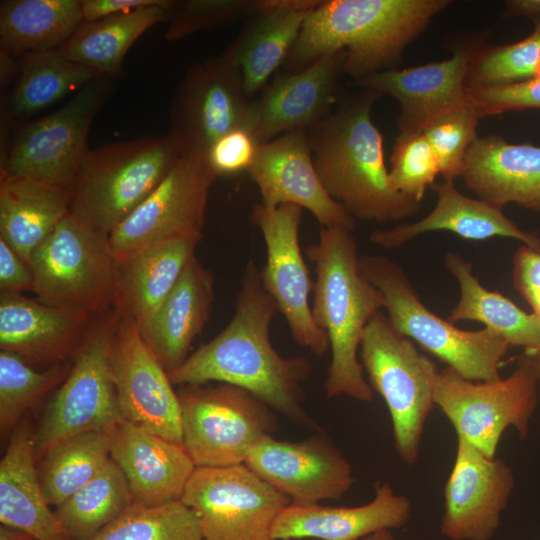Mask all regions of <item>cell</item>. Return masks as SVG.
Returning <instances> with one entry per match:
<instances>
[{
    "label": "cell",
    "mask_w": 540,
    "mask_h": 540,
    "mask_svg": "<svg viewBox=\"0 0 540 540\" xmlns=\"http://www.w3.org/2000/svg\"><path fill=\"white\" fill-rule=\"evenodd\" d=\"M344 60V51L329 52L307 67L279 74L267 83L250 106L248 129L258 142L307 130L326 117L337 104Z\"/></svg>",
    "instance_id": "21"
},
{
    "label": "cell",
    "mask_w": 540,
    "mask_h": 540,
    "mask_svg": "<svg viewBox=\"0 0 540 540\" xmlns=\"http://www.w3.org/2000/svg\"><path fill=\"white\" fill-rule=\"evenodd\" d=\"M302 210L293 204L267 208L259 203L252 209L251 220L260 229L266 247V263L260 269L265 290L285 318L294 341L322 356L329 341L311 313L309 297L314 283L299 243Z\"/></svg>",
    "instance_id": "16"
},
{
    "label": "cell",
    "mask_w": 540,
    "mask_h": 540,
    "mask_svg": "<svg viewBox=\"0 0 540 540\" xmlns=\"http://www.w3.org/2000/svg\"><path fill=\"white\" fill-rule=\"evenodd\" d=\"M461 177L481 200L500 208L514 203L540 215V146L508 143L497 135L477 138Z\"/></svg>",
    "instance_id": "27"
},
{
    "label": "cell",
    "mask_w": 540,
    "mask_h": 540,
    "mask_svg": "<svg viewBox=\"0 0 540 540\" xmlns=\"http://www.w3.org/2000/svg\"><path fill=\"white\" fill-rule=\"evenodd\" d=\"M214 299V279L194 255L173 290L140 333L167 373L188 357L205 326Z\"/></svg>",
    "instance_id": "29"
},
{
    "label": "cell",
    "mask_w": 540,
    "mask_h": 540,
    "mask_svg": "<svg viewBox=\"0 0 540 540\" xmlns=\"http://www.w3.org/2000/svg\"><path fill=\"white\" fill-rule=\"evenodd\" d=\"M0 540H33L24 532L1 524Z\"/></svg>",
    "instance_id": "51"
},
{
    "label": "cell",
    "mask_w": 540,
    "mask_h": 540,
    "mask_svg": "<svg viewBox=\"0 0 540 540\" xmlns=\"http://www.w3.org/2000/svg\"><path fill=\"white\" fill-rule=\"evenodd\" d=\"M181 500L196 514L203 540H272L290 499L245 464L196 467Z\"/></svg>",
    "instance_id": "13"
},
{
    "label": "cell",
    "mask_w": 540,
    "mask_h": 540,
    "mask_svg": "<svg viewBox=\"0 0 540 540\" xmlns=\"http://www.w3.org/2000/svg\"><path fill=\"white\" fill-rule=\"evenodd\" d=\"M91 322L86 312L47 305L21 293L0 295V348L29 364L56 365L74 355Z\"/></svg>",
    "instance_id": "24"
},
{
    "label": "cell",
    "mask_w": 540,
    "mask_h": 540,
    "mask_svg": "<svg viewBox=\"0 0 540 540\" xmlns=\"http://www.w3.org/2000/svg\"><path fill=\"white\" fill-rule=\"evenodd\" d=\"M83 21L80 0L1 1V51L21 56L57 50Z\"/></svg>",
    "instance_id": "35"
},
{
    "label": "cell",
    "mask_w": 540,
    "mask_h": 540,
    "mask_svg": "<svg viewBox=\"0 0 540 540\" xmlns=\"http://www.w3.org/2000/svg\"><path fill=\"white\" fill-rule=\"evenodd\" d=\"M251 101L240 70L221 56L195 63L172 99L168 135L181 156L204 155L224 134L248 128Z\"/></svg>",
    "instance_id": "15"
},
{
    "label": "cell",
    "mask_w": 540,
    "mask_h": 540,
    "mask_svg": "<svg viewBox=\"0 0 540 540\" xmlns=\"http://www.w3.org/2000/svg\"><path fill=\"white\" fill-rule=\"evenodd\" d=\"M540 16V0H508L504 2L503 17H528L533 19Z\"/></svg>",
    "instance_id": "50"
},
{
    "label": "cell",
    "mask_w": 540,
    "mask_h": 540,
    "mask_svg": "<svg viewBox=\"0 0 540 540\" xmlns=\"http://www.w3.org/2000/svg\"><path fill=\"white\" fill-rule=\"evenodd\" d=\"M174 0L120 13L94 21H83L71 38L57 50L68 60L114 79L123 77L124 58L148 29L169 21Z\"/></svg>",
    "instance_id": "33"
},
{
    "label": "cell",
    "mask_w": 540,
    "mask_h": 540,
    "mask_svg": "<svg viewBox=\"0 0 540 540\" xmlns=\"http://www.w3.org/2000/svg\"><path fill=\"white\" fill-rule=\"evenodd\" d=\"M531 20H532V22L534 24V28L540 31V16L535 17V18H533ZM538 76H540V66H539Z\"/></svg>",
    "instance_id": "54"
},
{
    "label": "cell",
    "mask_w": 540,
    "mask_h": 540,
    "mask_svg": "<svg viewBox=\"0 0 540 540\" xmlns=\"http://www.w3.org/2000/svg\"><path fill=\"white\" fill-rule=\"evenodd\" d=\"M321 0H260L240 34L221 57L238 68L249 97L284 65L303 24Z\"/></svg>",
    "instance_id": "26"
},
{
    "label": "cell",
    "mask_w": 540,
    "mask_h": 540,
    "mask_svg": "<svg viewBox=\"0 0 540 540\" xmlns=\"http://www.w3.org/2000/svg\"><path fill=\"white\" fill-rule=\"evenodd\" d=\"M525 354L529 355L532 358L535 369L539 377V381H540V349L531 353L525 352Z\"/></svg>",
    "instance_id": "53"
},
{
    "label": "cell",
    "mask_w": 540,
    "mask_h": 540,
    "mask_svg": "<svg viewBox=\"0 0 540 540\" xmlns=\"http://www.w3.org/2000/svg\"><path fill=\"white\" fill-rule=\"evenodd\" d=\"M449 0H321L305 20L284 65L299 71L320 56L345 52L354 80L396 68L402 54Z\"/></svg>",
    "instance_id": "3"
},
{
    "label": "cell",
    "mask_w": 540,
    "mask_h": 540,
    "mask_svg": "<svg viewBox=\"0 0 540 540\" xmlns=\"http://www.w3.org/2000/svg\"><path fill=\"white\" fill-rule=\"evenodd\" d=\"M110 459L105 431L71 437L40 459L38 477L50 506L55 508L91 481Z\"/></svg>",
    "instance_id": "37"
},
{
    "label": "cell",
    "mask_w": 540,
    "mask_h": 540,
    "mask_svg": "<svg viewBox=\"0 0 540 540\" xmlns=\"http://www.w3.org/2000/svg\"><path fill=\"white\" fill-rule=\"evenodd\" d=\"M244 464L293 505L339 500L354 483L350 462L322 432L300 441L266 436L250 449Z\"/></svg>",
    "instance_id": "17"
},
{
    "label": "cell",
    "mask_w": 540,
    "mask_h": 540,
    "mask_svg": "<svg viewBox=\"0 0 540 540\" xmlns=\"http://www.w3.org/2000/svg\"><path fill=\"white\" fill-rule=\"evenodd\" d=\"M198 243L162 241L117 260L114 312L141 330L173 290Z\"/></svg>",
    "instance_id": "31"
},
{
    "label": "cell",
    "mask_w": 540,
    "mask_h": 540,
    "mask_svg": "<svg viewBox=\"0 0 540 540\" xmlns=\"http://www.w3.org/2000/svg\"><path fill=\"white\" fill-rule=\"evenodd\" d=\"M72 188L29 177H1L0 237L30 265L37 247L69 213Z\"/></svg>",
    "instance_id": "32"
},
{
    "label": "cell",
    "mask_w": 540,
    "mask_h": 540,
    "mask_svg": "<svg viewBox=\"0 0 540 540\" xmlns=\"http://www.w3.org/2000/svg\"><path fill=\"white\" fill-rule=\"evenodd\" d=\"M515 484L510 466L457 437L440 531L449 540H491Z\"/></svg>",
    "instance_id": "19"
},
{
    "label": "cell",
    "mask_w": 540,
    "mask_h": 540,
    "mask_svg": "<svg viewBox=\"0 0 540 540\" xmlns=\"http://www.w3.org/2000/svg\"><path fill=\"white\" fill-rule=\"evenodd\" d=\"M482 117L506 111L540 109V76L512 84L467 90Z\"/></svg>",
    "instance_id": "45"
},
{
    "label": "cell",
    "mask_w": 540,
    "mask_h": 540,
    "mask_svg": "<svg viewBox=\"0 0 540 540\" xmlns=\"http://www.w3.org/2000/svg\"><path fill=\"white\" fill-rule=\"evenodd\" d=\"M217 178L204 155H182L151 194L109 234L116 260L162 241L199 243L209 191Z\"/></svg>",
    "instance_id": "14"
},
{
    "label": "cell",
    "mask_w": 540,
    "mask_h": 540,
    "mask_svg": "<svg viewBox=\"0 0 540 540\" xmlns=\"http://www.w3.org/2000/svg\"><path fill=\"white\" fill-rule=\"evenodd\" d=\"M161 0H80L84 21H94L152 6Z\"/></svg>",
    "instance_id": "49"
},
{
    "label": "cell",
    "mask_w": 540,
    "mask_h": 540,
    "mask_svg": "<svg viewBox=\"0 0 540 540\" xmlns=\"http://www.w3.org/2000/svg\"><path fill=\"white\" fill-rule=\"evenodd\" d=\"M479 48L478 41L456 45L453 55L443 61L374 73L354 80V84L396 99L400 132L421 131L436 115L471 103L465 78Z\"/></svg>",
    "instance_id": "22"
},
{
    "label": "cell",
    "mask_w": 540,
    "mask_h": 540,
    "mask_svg": "<svg viewBox=\"0 0 540 540\" xmlns=\"http://www.w3.org/2000/svg\"><path fill=\"white\" fill-rule=\"evenodd\" d=\"M34 274L27 264L10 246L0 237V288L1 292H15L32 290Z\"/></svg>",
    "instance_id": "48"
},
{
    "label": "cell",
    "mask_w": 540,
    "mask_h": 540,
    "mask_svg": "<svg viewBox=\"0 0 540 540\" xmlns=\"http://www.w3.org/2000/svg\"><path fill=\"white\" fill-rule=\"evenodd\" d=\"M380 95L362 89L307 129L312 160L327 193L355 219L387 223L413 216L420 202L396 191L383 137L371 119Z\"/></svg>",
    "instance_id": "2"
},
{
    "label": "cell",
    "mask_w": 540,
    "mask_h": 540,
    "mask_svg": "<svg viewBox=\"0 0 540 540\" xmlns=\"http://www.w3.org/2000/svg\"><path fill=\"white\" fill-rule=\"evenodd\" d=\"M481 117L471 101L436 115L421 129L437 158L443 180L461 177L466 154L478 138Z\"/></svg>",
    "instance_id": "42"
},
{
    "label": "cell",
    "mask_w": 540,
    "mask_h": 540,
    "mask_svg": "<svg viewBox=\"0 0 540 540\" xmlns=\"http://www.w3.org/2000/svg\"><path fill=\"white\" fill-rule=\"evenodd\" d=\"M306 253L316 274L312 317L326 334L331 351L325 394L371 402L374 393L358 353L368 322L384 309V296L361 271L358 244L351 231L321 227L318 241Z\"/></svg>",
    "instance_id": "4"
},
{
    "label": "cell",
    "mask_w": 540,
    "mask_h": 540,
    "mask_svg": "<svg viewBox=\"0 0 540 540\" xmlns=\"http://www.w3.org/2000/svg\"><path fill=\"white\" fill-rule=\"evenodd\" d=\"M118 323L114 310L95 316L69 373L48 404L34 433L35 458L80 434L107 431L122 419L112 374Z\"/></svg>",
    "instance_id": "9"
},
{
    "label": "cell",
    "mask_w": 540,
    "mask_h": 540,
    "mask_svg": "<svg viewBox=\"0 0 540 540\" xmlns=\"http://www.w3.org/2000/svg\"><path fill=\"white\" fill-rule=\"evenodd\" d=\"M361 540H398L391 530H382L371 535L366 536Z\"/></svg>",
    "instance_id": "52"
},
{
    "label": "cell",
    "mask_w": 540,
    "mask_h": 540,
    "mask_svg": "<svg viewBox=\"0 0 540 540\" xmlns=\"http://www.w3.org/2000/svg\"><path fill=\"white\" fill-rule=\"evenodd\" d=\"M276 311L273 298L263 286L260 269L248 262L232 319L216 337L168 373L172 384L234 385L294 423L316 427L303 408V384L311 374V362L302 355L283 357L274 348L270 327Z\"/></svg>",
    "instance_id": "1"
},
{
    "label": "cell",
    "mask_w": 540,
    "mask_h": 540,
    "mask_svg": "<svg viewBox=\"0 0 540 540\" xmlns=\"http://www.w3.org/2000/svg\"><path fill=\"white\" fill-rule=\"evenodd\" d=\"M19 60L16 83L4 100L12 119L31 117L102 75L58 50L26 53Z\"/></svg>",
    "instance_id": "36"
},
{
    "label": "cell",
    "mask_w": 540,
    "mask_h": 540,
    "mask_svg": "<svg viewBox=\"0 0 540 540\" xmlns=\"http://www.w3.org/2000/svg\"><path fill=\"white\" fill-rule=\"evenodd\" d=\"M411 517V501L390 483L375 485L374 498L363 505L337 507L289 504L276 518L272 540H361L368 535L404 527Z\"/></svg>",
    "instance_id": "25"
},
{
    "label": "cell",
    "mask_w": 540,
    "mask_h": 540,
    "mask_svg": "<svg viewBox=\"0 0 540 540\" xmlns=\"http://www.w3.org/2000/svg\"><path fill=\"white\" fill-rule=\"evenodd\" d=\"M512 281L515 289L540 319V252L520 246L512 259Z\"/></svg>",
    "instance_id": "47"
},
{
    "label": "cell",
    "mask_w": 540,
    "mask_h": 540,
    "mask_svg": "<svg viewBox=\"0 0 540 540\" xmlns=\"http://www.w3.org/2000/svg\"><path fill=\"white\" fill-rule=\"evenodd\" d=\"M445 266L457 279L460 298L448 321L471 320L503 337L510 346H522L526 353L540 349V319L515 305L496 291L483 287L473 274L471 261L456 252H446Z\"/></svg>",
    "instance_id": "34"
},
{
    "label": "cell",
    "mask_w": 540,
    "mask_h": 540,
    "mask_svg": "<svg viewBox=\"0 0 540 540\" xmlns=\"http://www.w3.org/2000/svg\"><path fill=\"white\" fill-rule=\"evenodd\" d=\"M90 540H203L198 518L182 500L159 506L132 503Z\"/></svg>",
    "instance_id": "39"
},
{
    "label": "cell",
    "mask_w": 540,
    "mask_h": 540,
    "mask_svg": "<svg viewBox=\"0 0 540 540\" xmlns=\"http://www.w3.org/2000/svg\"><path fill=\"white\" fill-rule=\"evenodd\" d=\"M178 397L182 446L196 467L244 464L250 449L278 427L275 411L234 385H185Z\"/></svg>",
    "instance_id": "10"
},
{
    "label": "cell",
    "mask_w": 540,
    "mask_h": 540,
    "mask_svg": "<svg viewBox=\"0 0 540 540\" xmlns=\"http://www.w3.org/2000/svg\"><path fill=\"white\" fill-rule=\"evenodd\" d=\"M539 386L533 360L524 353L507 378L495 381L468 380L446 366L439 373L435 402L457 437L496 457L508 427H514L522 439L528 435Z\"/></svg>",
    "instance_id": "11"
},
{
    "label": "cell",
    "mask_w": 540,
    "mask_h": 540,
    "mask_svg": "<svg viewBox=\"0 0 540 540\" xmlns=\"http://www.w3.org/2000/svg\"><path fill=\"white\" fill-rule=\"evenodd\" d=\"M133 503L128 481L110 458L85 486L55 508L71 540H90Z\"/></svg>",
    "instance_id": "38"
},
{
    "label": "cell",
    "mask_w": 540,
    "mask_h": 540,
    "mask_svg": "<svg viewBox=\"0 0 540 540\" xmlns=\"http://www.w3.org/2000/svg\"><path fill=\"white\" fill-rule=\"evenodd\" d=\"M112 374L122 419L182 445L178 393L138 326L118 317Z\"/></svg>",
    "instance_id": "18"
},
{
    "label": "cell",
    "mask_w": 540,
    "mask_h": 540,
    "mask_svg": "<svg viewBox=\"0 0 540 540\" xmlns=\"http://www.w3.org/2000/svg\"><path fill=\"white\" fill-rule=\"evenodd\" d=\"M260 0H181L168 21L164 37L179 41L194 33L230 24L253 15Z\"/></svg>",
    "instance_id": "44"
},
{
    "label": "cell",
    "mask_w": 540,
    "mask_h": 540,
    "mask_svg": "<svg viewBox=\"0 0 540 540\" xmlns=\"http://www.w3.org/2000/svg\"><path fill=\"white\" fill-rule=\"evenodd\" d=\"M38 300L98 316L114 309L117 260L109 234L71 211L31 257Z\"/></svg>",
    "instance_id": "8"
},
{
    "label": "cell",
    "mask_w": 540,
    "mask_h": 540,
    "mask_svg": "<svg viewBox=\"0 0 540 540\" xmlns=\"http://www.w3.org/2000/svg\"><path fill=\"white\" fill-rule=\"evenodd\" d=\"M365 277L384 296L387 318L400 334L472 381L501 378L499 367L510 345L483 328L465 331L442 319L420 300L403 268L382 255L360 256Z\"/></svg>",
    "instance_id": "5"
},
{
    "label": "cell",
    "mask_w": 540,
    "mask_h": 540,
    "mask_svg": "<svg viewBox=\"0 0 540 540\" xmlns=\"http://www.w3.org/2000/svg\"><path fill=\"white\" fill-rule=\"evenodd\" d=\"M540 31L524 39L488 48H479L471 59L465 78L466 90L495 87L538 76Z\"/></svg>",
    "instance_id": "40"
},
{
    "label": "cell",
    "mask_w": 540,
    "mask_h": 540,
    "mask_svg": "<svg viewBox=\"0 0 540 540\" xmlns=\"http://www.w3.org/2000/svg\"><path fill=\"white\" fill-rule=\"evenodd\" d=\"M35 461L34 434L23 423L0 461V522L33 540H71L44 495Z\"/></svg>",
    "instance_id": "30"
},
{
    "label": "cell",
    "mask_w": 540,
    "mask_h": 540,
    "mask_svg": "<svg viewBox=\"0 0 540 540\" xmlns=\"http://www.w3.org/2000/svg\"><path fill=\"white\" fill-rule=\"evenodd\" d=\"M264 207L293 204L308 210L322 227L351 231L356 219L325 190L314 167L306 129L284 133L260 145L247 171Z\"/></svg>",
    "instance_id": "20"
},
{
    "label": "cell",
    "mask_w": 540,
    "mask_h": 540,
    "mask_svg": "<svg viewBox=\"0 0 540 540\" xmlns=\"http://www.w3.org/2000/svg\"><path fill=\"white\" fill-rule=\"evenodd\" d=\"M113 80L98 76L59 109L21 126L1 166V177H29L72 188L90 150L89 130L108 99Z\"/></svg>",
    "instance_id": "12"
},
{
    "label": "cell",
    "mask_w": 540,
    "mask_h": 540,
    "mask_svg": "<svg viewBox=\"0 0 540 540\" xmlns=\"http://www.w3.org/2000/svg\"><path fill=\"white\" fill-rule=\"evenodd\" d=\"M64 374L65 370L59 364L45 371H37L20 356L0 351L1 438L14 431L23 413L55 386Z\"/></svg>",
    "instance_id": "41"
},
{
    "label": "cell",
    "mask_w": 540,
    "mask_h": 540,
    "mask_svg": "<svg viewBox=\"0 0 540 540\" xmlns=\"http://www.w3.org/2000/svg\"><path fill=\"white\" fill-rule=\"evenodd\" d=\"M180 157L169 135L89 150L72 185L70 211L110 234L151 194Z\"/></svg>",
    "instance_id": "6"
},
{
    "label": "cell",
    "mask_w": 540,
    "mask_h": 540,
    "mask_svg": "<svg viewBox=\"0 0 540 540\" xmlns=\"http://www.w3.org/2000/svg\"><path fill=\"white\" fill-rule=\"evenodd\" d=\"M106 432L110 458L124 473L133 503L159 506L181 500L196 468L182 445L124 419Z\"/></svg>",
    "instance_id": "23"
},
{
    "label": "cell",
    "mask_w": 540,
    "mask_h": 540,
    "mask_svg": "<svg viewBox=\"0 0 540 540\" xmlns=\"http://www.w3.org/2000/svg\"><path fill=\"white\" fill-rule=\"evenodd\" d=\"M260 145L248 128L239 127L217 139L204 157L217 177L236 175L249 170Z\"/></svg>",
    "instance_id": "46"
},
{
    "label": "cell",
    "mask_w": 540,
    "mask_h": 540,
    "mask_svg": "<svg viewBox=\"0 0 540 540\" xmlns=\"http://www.w3.org/2000/svg\"><path fill=\"white\" fill-rule=\"evenodd\" d=\"M359 356L372 390L386 403L398 456L408 466L416 464L440 371L381 311L365 328Z\"/></svg>",
    "instance_id": "7"
},
{
    "label": "cell",
    "mask_w": 540,
    "mask_h": 540,
    "mask_svg": "<svg viewBox=\"0 0 540 540\" xmlns=\"http://www.w3.org/2000/svg\"><path fill=\"white\" fill-rule=\"evenodd\" d=\"M388 172L396 191L421 203L427 187L440 174L437 158L421 131L399 133Z\"/></svg>",
    "instance_id": "43"
},
{
    "label": "cell",
    "mask_w": 540,
    "mask_h": 540,
    "mask_svg": "<svg viewBox=\"0 0 540 540\" xmlns=\"http://www.w3.org/2000/svg\"><path fill=\"white\" fill-rule=\"evenodd\" d=\"M432 188L437 195V201L428 215L417 222L373 231L369 236L370 241L384 249H395L427 232L450 231L469 240L512 238L540 252L538 234L520 229L505 216L502 208L461 194L455 187L454 180L434 183Z\"/></svg>",
    "instance_id": "28"
}]
</instances>
